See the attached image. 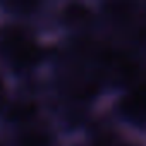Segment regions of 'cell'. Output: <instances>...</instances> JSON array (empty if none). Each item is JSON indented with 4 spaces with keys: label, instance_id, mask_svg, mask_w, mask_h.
I'll return each mask as SVG.
<instances>
[{
    "label": "cell",
    "instance_id": "6da1fadb",
    "mask_svg": "<svg viewBox=\"0 0 146 146\" xmlns=\"http://www.w3.org/2000/svg\"><path fill=\"white\" fill-rule=\"evenodd\" d=\"M46 50L21 28H7L0 35V60L14 74H28L43 64Z\"/></svg>",
    "mask_w": 146,
    "mask_h": 146
},
{
    "label": "cell",
    "instance_id": "7a4b0ae2",
    "mask_svg": "<svg viewBox=\"0 0 146 146\" xmlns=\"http://www.w3.org/2000/svg\"><path fill=\"white\" fill-rule=\"evenodd\" d=\"M113 112L120 124H125L132 132L146 131V78L136 86L120 93Z\"/></svg>",
    "mask_w": 146,
    "mask_h": 146
},
{
    "label": "cell",
    "instance_id": "3957f363",
    "mask_svg": "<svg viewBox=\"0 0 146 146\" xmlns=\"http://www.w3.org/2000/svg\"><path fill=\"white\" fill-rule=\"evenodd\" d=\"M43 112L41 103L36 98H17L16 102H9L4 112V120L7 125H16L19 129L29 127L38 122L40 115Z\"/></svg>",
    "mask_w": 146,
    "mask_h": 146
},
{
    "label": "cell",
    "instance_id": "277c9868",
    "mask_svg": "<svg viewBox=\"0 0 146 146\" xmlns=\"http://www.w3.org/2000/svg\"><path fill=\"white\" fill-rule=\"evenodd\" d=\"M96 16V5L69 2L60 4L57 9V21L64 29H83Z\"/></svg>",
    "mask_w": 146,
    "mask_h": 146
},
{
    "label": "cell",
    "instance_id": "5b68a950",
    "mask_svg": "<svg viewBox=\"0 0 146 146\" xmlns=\"http://www.w3.org/2000/svg\"><path fill=\"white\" fill-rule=\"evenodd\" d=\"M12 146H55V134L45 125L33 124L17 132Z\"/></svg>",
    "mask_w": 146,
    "mask_h": 146
}]
</instances>
